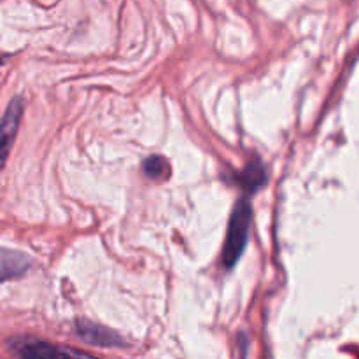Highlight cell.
Segmentation results:
<instances>
[{
    "mask_svg": "<svg viewBox=\"0 0 359 359\" xmlns=\"http://www.w3.org/2000/svg\"><path fill=\"white\" fill-rule=\"evenodd\" d=\"M249 228H251V203L248 198H241L231 214L226 242H224L223 263L226 269L235 266V263L244 252L245 245H248Z\"/></svg>",
    "mask_w": 359,
    "mask_h": 359,
    "instance_id": "1",
    "label": "cell"
},
{
    "mask_svg": "<svg viewBox=\"0 0 359 359\" xmlns=\"http://www.w3.org/2000/svg\"><path fill=\"white\" fill-rule=\"evenodd\" d=\"M242 182L248 189L255 191V189L262 188L265 184V170H263L262 165L256 161V163H249L248 168L242 174Z\"/></svg>",
    "mask_w": 359,
    "mask_h": 359,
    "instance_id": "6",
    "label": "cell"
},
{
    "mask_svg": "<svg viewBox=\"0 0 359 359\" xmlns=\"http://www.w3.org/2000/svg\"><path fill=\"white\" fill-rule=\"evenodd\" d=\"M21 114H23V102H21L20 97H16L11 100L6 114L0 119V168L6 163L14 139H16Z\"/></svg>",
    "mask_w": 359,
    "mask_h": 359,
    "instance_id": "2",
    "label": "cell"
},
{
    "mask_svg": "<svg viewBox=\"0 0 359 359\" xmlns=\"http://www.w3.org/2000/svg\"><path fill=\"white\" fill-rule=\"evenodd\" d=\"M77 330H79V337H83L86 342L95 344V346L119 347L123 344V340L119 339L116 333H112L111 330L100 328V326L93 325V323H88V321L77 323Z\"/></svg>",
    "mask_w": 359,
    "mask_h": 359,
    "instance_id": "5",
    "label": "cell"
},
{
    "mask_svg": "<svg viewBox=\"0 0 359 359\" xmlns=\"http://www.w3.org/2000/svg\"><path fill=\"white\" fill-rule=\"evenodd\" d=\"M11 349L21 358H90V354L79 353V351L63 349L60 346H51L46 342H35V340H16Z\"/></svg>",
    "mask_w": 359,
    "mask_h": 359,
    "instance_id": "3",
    "label": "cell"
},
{
    "mask_svg": "<svg viewBox=\"0 0 359 359\" xmlns=\"http://www.w3.org/2000/svg\"><path fill=\"white\" fill-rule=\"evenodd\" d=\"M144 172L151 179H167L168 161L161 156H151L144 161Z\"/></svg>",
    "mask_w": 359,
    "mask_h": 359,
    "instance_id": "7",
    "label": "cell"
},
{
    "mask_svg": "<svg viewBox=\"0 0 359 359\" xmlns=\"http://www.w3.org/2000/svg\"><path fill=\"white\" fill-rule=\"evenodd\" d=\"M30 269V258L23 252L0 249V280L23 276Z\"/></svg>",
    "mask_w": 359,
    "mask_h": 359,
    "instance_id": "4",
    "label": "cell"
}]
</instances>
